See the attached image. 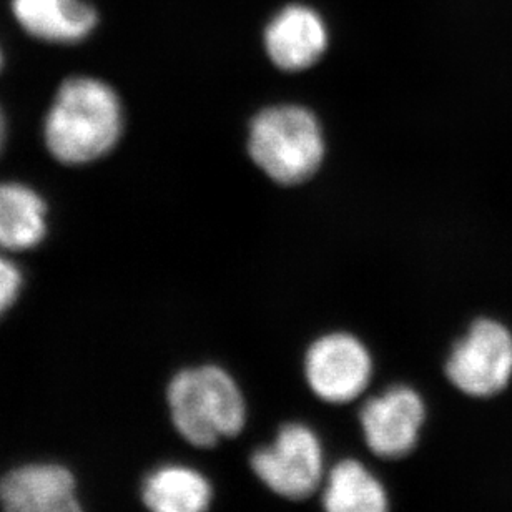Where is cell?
<instances>
[{"label":"cell","instance_id":"cell-15","mask_svg":"<svg viewBox=\"0 0 512 512\" xmlns=\"http://www.w3.org/2000/svg\"><path fill=\"white\" fill-rule=\"evenodd\" d=\"M5 133H7V128H5L4 112L0 109V152H2V148H4Z\"/></svg>","mask_w":512,"mask_h":512},{"label":"cell","instance_id":"cell-3","mask_svg":"<svg viewBox=\"0 0 512 512\" xmlns=\"http://www.w3.org/2000/svg\"><path fill=\"white\" fill-rule=\"evenodd\" d=\"M248 153L261 172L280 185L310 180L325 158L320 122L298 105L261 110L250 124Z\"/></svg>","mask_w":512,"mask_h":512},{"label":"cell","instance_id":"cell-5","mask_svg":"<svg viewBox=\"0 0 512 512\" xmlns=\"http://www.w3.org/2000/svg\"><path fill=\"white\" fill-rule=\"evenodd\" d=\"M446 376L469 398H493L512 378V335L499 321L478 320L453 346Z\"/></svg>","mask_w":512,"mask_h":512},{"label":"cell","instance_id":"cell-8","mask_svg":"<svg viewBox=\"0 0 512 512\" xmlns=\"http://www.w3.org/2000/svg\"><path fill=\"white\" fill-rule=\"evenodd\" d=\"M2 512H85L77 479L59 463H27L0 478Z\"/></svg>","mask_w":512,"mask_h":512},{"label":"cell","instance_id":"cell-11","mask_svg":"<svg viewBox=\"0 0 512 512\" xmlns=\"http://www.w3.org/2000/svg\"><path fill=\"white\" fill-rule=\"evenodd\" d=\"M15 19L35 39L75 44L97 25V12L85 0H12Z\"/></svg>","mask_w":512,"mask_h":512},{"label":"cell","instance_id":"cell-4","mask_svg":"<svg viewBox=\"0 0 512 512\" xmlns=\"http://www.w3.org/2000/svg\"><path fill=\"white\" fill-rule=\"evenodd\" d=\"M255 478L278 498L301 503L320 493L325 481V446L310 424L290 421L281 424L271 443L250 456Z\"/></svg>","mask_w":512,"mask_h":512},{"label":"cell","instance_id":"cell-13","mask_svg":"<svg viewBox=\"0 0 512 512\" xmlns=\"http://www.w3.org/2000/svg\"><path fill=\"white\" fill-rule=\"evenodd\" d=\"M44 200L20 183H0V248L22 252L37 247L45 235Z\"/></svg>","mask_w":512,"mask_h":512},{"label":"cell","instance_id":"cell-6","mask_svg":"<svg viewBox=\"0 0 512 512\" xmlns=\"http://www.w3.org/2000/svg\"><path fill=\"white\" fill-rule=\"evenodd\" d=\"M306 384L326 404L355 403L373 378V358L365 343L350 333H328L311 343L303 361Z\"/></svg>","mask_w":512,"mask_h":512},{"label":"cell","instance_id":"cell-10","mask_svg":"<svg viewBox=\"0 0 512 512\" xmlns=\"http://www.w3.org/2000/svg\"><path fill=\"white\" fill-rule=\"evenodd\" d=\"M140 498L148 512H208L215 489L200 469L190 464L165 463L143 478Z\"/></svg>","mask_w":512,"mask_h":512},{"label":"cell","instance_id":"cell-7","mask_svg":"<svg viewBox=\"0 0 512 512\" xmlns=\"http://www.w3.org/2000/svg\"><path fill=\"white\" fill-rule=\"evenodd\" d=\"M428 418V406L408 384H393L366 399L358 423L366 448L384 461L404 459L418 448Z\"/></svg>","mask_w":512,"mask_h":512},{"label":"cell","instance_id":"cell-16","mask_svg":"<svg viewBox=\"0 0 512 512\" xmlns=\"http://www.w3.org/2000/svg\"><path fill=\"white\" fill-rule=\"evenodd\" d=\"M2 64H4V59H2V50H0V70H2Z\"/></svg>","mask_w":512,"mask_h":512},{"label":"cell","instance_id":"cell-9","mask_svg":"<svg viewBox=\"0 0 512 512\" xmlns=\"http://www.w3.org/2000/svg\"><path fill=\"white\" fill-rule=\"evenodd\" d=\"M328 47L325 20L308 5L281 9L265 29V49L271 62L286 72L310 69Z\"/></svg>","mask_w":512,"mask_h":512},{"label":"cell","instance_id":"cell-1","mask_svg":"<svg viewBox=\"0 0 512 512\" xmlns=\"http://www.w3.org/2000/svg\"><path fill=\"white\" fill-rule=\"evenodd\" d=\"M167 408L173 429L193 448H217L247 426V398L237 380L218 365L178 371L168 383Z\"/></svg>","mask_w":512,"mask_h":512},{"label":"cell","instance_id":"cell-2","mask_svg":"<svg viewBox=\"0 0 512 512\" xmlns=\"http://www.w3.org/2000/svg\"><path fill=\"white\" fill-rule=\"evenodd\" d=\"M119 97L100 80H67L45 120V142L60 162L82 165L104 157L122 135Z\"/></svg>","mask_w":512,"mask_h":512},{"label":"cell","instance_id":"cell-14","mask_svg":"<svg viewBox=\"0 0 512 512\" xmlns=\"http://www.w3.org/2000/svg\"><path fill=\"white\" fill-rule=\"evenodd\" d=\"M22 288V275L17 266L0 256V318L14 306Z\"/></svg>","mask_w":512,"mask_h":512},{"label":"cell","instance_id":"cell-12","mask_svg":"<svg viewBox=\"0 0 512 512\" xmlns=\"http://www.w3.org/2000/svg\"><path fill=\"white\" fill-rule=\"evenodd\" d=\"M320 498L323 512H391L383 481L355 458L341 459L328 468Z\"/></svg>","mask_w":512,"mask_h":512}]
</instances>
